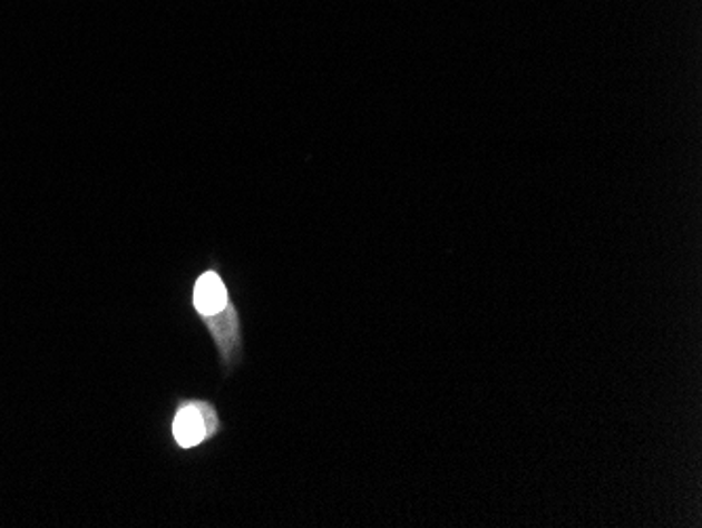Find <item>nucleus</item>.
Listing matches in <instances>:
<instances>
[{
  "mask_svg": "<svg viewBox=\"0 0 702 528\" xmlns=\"http://www.w3.org/2000/svg\"><path fill=\"white\" fill-rule=\"evenodd\" d=\"M220 432V415L215 407L204 400H187L173 419V436L182 449H194Z\"/></svg>",
  "mask_w": 702,
  "mask_h": 528,
  "instance_id": "f257e3e1",
  "label": "nucleus"
},
{
  "mask_svg": "<svg viewBox=\"0 0 702 528\" xmlns=\"http://www.w3.org/2000/svg\"><path fill=\"white\" fill-rule=\"evenodd\" d=\"M203 322L217 343L223 362L236 364L242 354L241 316H238L236 305L230 302L220 314L204 316Z\"/></svg>",
  "mask_w": 702,
  "mask_h": 528,
  "instance_id": "f03ea898",
  "label": "nucleus"
},
{
  "mask_svg": "<svg viewBox=\"0 0 702 528\" xmlns=\"http://www.w3.org/2000/svg\"><path fill=\"white\" fill-rule=\"evenodd\" d=\"M227 303H230V295H227L222 276L213 270L204 272L194 286V305L201 319L220 314L227 307Z\"/></svg>",
  "mask_w": 702,
  "mask_h": 528,
  "instance_id": "7ed1b4c3",
  "label": "nucleus"
}]
</instances>
